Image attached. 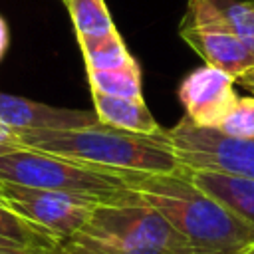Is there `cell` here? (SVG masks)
Here are the masks:
<instances>
[{
	"mask_svg": "<svg viewBox=\"0 0 254 254\" xmlns=\"http://www.w3.org/2000/svg\"><path fill=\"white\" fill-rule=\"evenodd\" d=\"M131 190L155 208L200 254H242L254 228L230 214L183 173H125Z\"/></svg>",
	"mask_w": 254,
	"mask_h": 254,
	"instance_id": "6da1fadb",
	"label": "cell"
},
{
	"mask_svg": "<svg viewBox=\"0 0 254 254\" xmlns=\"http://www.w3.org/2000/svg\"><path fill=\"white\" fill-rule=\"evenodd\" d=\"M20 147H30L62 155L85 165L135 171V173H183L167 129L157 135H141L93 125L64 131H26L16 133Z\"/></svg>",
	"mask_w": 254,
	"mask_h": 254,
	"instance_id": "7a4b0ae2",
	"label": "cell"
},
{
	"mask_svg": "<svg viewBox=\"0 0 254 254\" xmlns=\"http://www.w3.org/2000/svg\"><path fill=\"white\" fill-rule=\"evenodd\" d=\"M60 248L64 254H200L143 200L97 204Z\"/></svg>",
	"mask_w": 254,
	"mask_h": 254,
	"instance_id": "3957f363",
	"label": "cell"
},
{
	"mask_svg": "<svg viewBox=\"0 0 254 254\" xmlns=\"http://www.w3.org/2000/svg\"><path fill=\"white\" fill-rule=\"evenodd\" d=\"M125 173L30 147H18L0 157V183L62 192L95 204L141 202V196L131 190Z\"/></svg>",
	"mask_w": 254,
	"mask_h": 254,
	"instance_id": "277c9868",
	"label": "cell"
},
{
	"mask_svg": "<svg viewBox=\"0 0 254 254\" xmlns=\"http://www.w3.org/2000/svg\"><path fill=\"white\" fill-rule=\"evenodd\" d=\"M177 161L187 171H214L254 179V139L226 135L183 119L167 129Z\"/></svg>",
	"mask_w": 254,
	"mask_h": 254,
	"instance_id": "5b68a950",
	"label": "cell"
},
{
	"mask_svg": "<svg viewBox=\"0 0 254 254\" xmlns=\"http://www.w3.org/2000/svg\"><path fill=\"white\" fill-rule=\"evenodd\" d=\"M0 200L28 222L48 230L60 242L71 238L91 216L95 202L62 192L0 183Z\"/></svg>",
	"mask_w": 254,
	"mask_h": 254,
	"instance_id": "8992f818",
	"label": "cell"
},
{
	"mask_svg": "<svg viewBox=\"0 0 254 254\" xmlns=\"http://www.w3.org/2000/svg\"><path fill=\"white\" fill-rule=\"evenodd\" d=\"M234 77L212 65H200L185 75L179 85V101L185 117L198 127H216L236 101Z\"/></svg>",
	"mask_w": 254,
	"mask_h": 254,
	"instance_id": "52a82bcc",
	"label": "cell"
},
{
	"mask_svg": "<svg viewBox=\"0 0 254 254\" xmlns=\"http://www.w3.org/2000/svg\"><path fill=\"white\" fill-rule=\"evenodd\" d=\"M0 123L14 133L26 131H64L101 125L91 109L56 107L26 97L0 93Z\"/></svg>",
	"mask_w": 254,
	"mask_h": 254,
	"instance_id": "ba28073f",
	"label": "cell"
},
{
	"mask_svg": "<svg viewBox=\"0 0 254 254\" xmlns=\"http://www.w3.org/2000/svg\"><path fill=\"white\" fill-rule=\"evenodd\" d=\"M181 38L204 60L206 65L226 71L234 79H240L254 69V56L250 50L230 32L218 28H179Z\"/></svg>",
	"mask_w": 254,
	"mask_h": 254,
	"instance_id": "9c48e42d",
	"label": "cell"
},
{
	"mask_svg": "<svg viewBox=\"0 0 254 254\" xmlns=\"http://www.w3.org/2000/svg\"><path fill=\"white\" fill-rule=\"evenodd\" d=\"M190 26L226 30L254 56V4L250 0H189L179 28Z\"/></svg>",
	"mask_w": 254,
	"mask_h": 254,
	"instance_id": "30bf717a",
	"label": "cell"
},
{
	"mask_svg": "<svg viewBox=\"0 0 254 254\" xmlns=\"http://www.w3.org/2000/svg\"><path fill=\"white\" fill-rule=\"evenodd\" d=\"M189 179L230 214L254 228V179L214 171H187Z\"/></svg>",
	"mask_w": 254,
	"mask_h": 254,
	"instance_id": "8fae6325",
	"label": "cell"
},
{
	"mask_svg": "<svg viewBox=\"0 0 254 254\" xmlns=\"http://www.w3.org/2000/svg\"><path fill=\"white\" fill-rule=\"evenodd\" d=\"M91 99L93 111L101 125L141 135H157L163 131V127L155 121L153 113L149 111L145 99L113 97L95 91H91Z\"/></svg>",
	"mask_w": 254,
	"mask_h": 254,
	"instance_id": "7c38bea8",
	"label": "cell"
},
{
	"mask_svg": "<svg viewBox=\"0 0 254 254\" xmlns=\"http://www.w3.org/2000/svg\"><path fill=\"white\" fill-rule=\"evenodd\" d=\"M0 246L2 248H30L54 252L62 242L48 230L28 222L0 200Z\"/></svg>",
	"mask_w": 254,
	"mask_h": 254,
	"instance_id": "4fadbf2b",
	"label": "cell"
},
{
	"mask_svg": "<svg viewBox=\"0 0 254 254\" xmlns=\"http://www.w3.org/2000/svg\"><path fill=\"white\" fill-rule=\"evenodd\" d=\"M77 44L83 54L87 71H109V69H119L135 64V58L129 54L119 32H113L101 38L77 40Z\"/></svg>",
	"mask_w": 254,
	"mask_h": 254,
	"instance_id": "5bb4252c",
	"label": "cell"
},
{
	"mask_svg": "<svg viewBox=\"0 0 254 254\" xmlns=\"http://www.w3.org/2000/svg\"><path fill=\"white\" fill-rule=\"evenodd\" d=\"M77 40L101 38L117 32L103 0H64Z\"/></svg>",
	"mask_w": 254,
	"mask_h": 254,
	"instance_id": "9a60e30c",
	"label": "cell"
},
{
	"mask_svg": "<svg viewBox=\"0 0 254 254\" xmlns=\"http://www.w3.org/2000/svg\"><path fill=\"white\" fill-rule=\"evenodd\" d=\"M89 87L95 93L127 97V99H143L141 87V67L139 64H131L119 69L109 71H87Z\"/></svg>",
	"mask_w": 254,
	"mask_h": 254,
	"instance_id": "2e32d148",
	"label": "cell"
},
{
	"mask_svg": "<svg viewBox=\"0 0 254 254\" xmlns=\"http://www.w3.org/2000/svg\"><path fill=\"white\" fill-rule=\"evenodd\" d=\"M214 129L232 137L254 139V95L236 97L232 107L222 115Z\"/></svg>",
	"mask_w": 254,
	"mask_h": 254,
	"instance_id": "e0dca14e",
	"label": "cell"
},
{
	"mask_svg": "<svg viewBox=\"0 0 254 254\" xmlns=\"http://www.w3.org/2000/svg\"><path fill=\"white\" fill-rule=\"evenodd\" d=\"M18 147H20V143H18L16 133L0 123V157L10 153V151H14V149H18Z\"/></svg>",
	"mask_w": 254,
	"mask_h": 254,
	"instance_id": "ac0fdd59",
	"label": "cell"
},
{
	"mask_svg": "<svg viewBox=\"0 0 254 254\" xmlns=\"http://www.w3.org/2000/svg\"><path fill=\"white\" fill-rule=\"evenodd\" d=\"M8 44H10L8 24H6V20H4L2 14H0V60L4 58V54H6V50H8Z\"/></svg>",
	"mask_w": 254,
	"mask_h": 254,
	"instance_id": "d6986e66",
	"label": "cell"
},
{
	"mask_svg": "<svg viewBox=\"0 0 254 254\" xmlns=\"http://www.w3.org/2000/svg\"><path fill=\"white\" fill-rule=\"evenodd\" d=\"M54 252H48V250H30V248H2L0 246V254H54Z\"/></svg>",
	"mask_w": 254,
	"mask_h": 254,
	"instance_id": "ffe728a7",
	"label": "cell"
},
{
	"mask_svg": "<svg viewBox=\"0 0 254 254\" xmlns=\"http://www.w3.org/2000/svg\"><path fill=\"white\" fill-rule=\"evenodd\" d=\"M240 85H244L248 91H252V95H254V69L252 71H248L246 75H242L240 79H236Z\"/></svg>",
	"mask_w": 254,
	"mask_h": 254,
	"instance_id": "44dd1931",
	"label": "cell"
},
{
	"mask_svg": "<svg viewBox=\"0 0 254 254\" xmlns=\"http://www.w3.org/2000/svg\"><path fill=\"white\" fill-rule=\"evenodd\" d=\"M242 254H254V242H252V244H250V246H248V248H246Z\"/></svg>",
	"mask_w": 254,
	"mask_h": 254,
	"instance_id": "7402d4cb",
	"label": "cell"
},
{
	"mask_svg": "<svg viewBox=\"0 0 254 254\" xmlns=\"http://www.w3.org/2000/svg\"><path fill=\"white\" fill-rule=\"evenodd\" d=\"M54 254H64V252H62V248H60V250H56V252H54Z\"/></svg>",
	"mask_w": 254,
	"mask_h": 254,
	"instance_id": "603a6c76",
	"label": "cell"
},
{
	"mask_svg": "<svg viewBox=\"0 0 254 254\" xmlns=\"http://www.w3.org/2000/svg\"><path fill=\"white\" fill-rule=\"evenodd\" d=\"M250 2H252V4H254V0H250Z\"/></svg>",
	"mask_w": 254,
	"mask_h": 254,
	"instance_id": "cb8c5ba5",
	"label": "cell"
},
{
	"mask_svg": "<svg viewBox=\"0 0 254 254\" xmlns=\"http://www.w3.org/2000/svg\"><path fill=\"white\" fill-rule=\"evenodd\" d=\"M62 2H64V0H62Z\"/></svg>",
	"mask_w": 254,
	"mask_h": 254,
	"instance_id": "d4e9b609",
	"label": "cell"
}]
</instances>
